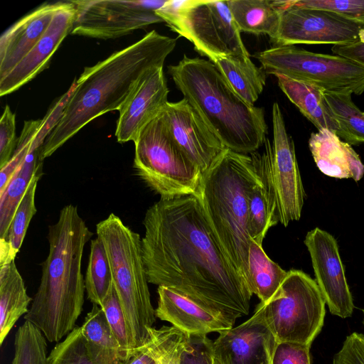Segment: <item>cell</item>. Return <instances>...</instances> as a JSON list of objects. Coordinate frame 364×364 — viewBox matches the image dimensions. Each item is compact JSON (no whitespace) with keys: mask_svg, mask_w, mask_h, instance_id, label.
Returning <instances> with one entry per match:
<instances>
[{"mask_svg":"<svg viewBox=\"0 0 364 364\" xmlns=\"http://www.w3.org/2000/svg\"><path fill=\"white\" fill-rule=\"evenodd\" d=\"M161 115L173 140L202 173L227 149L186 99L168 102Z\"/></svg>","mask_w":364,"mask_h":364,"instance_id":"cell-15","label":"cell"},{"mask_svg":"<svg viewBox=\"0 0 364 364\" xmlns=\"http://www.w3.org/2000/svg\"><path fill=\"white\" fill-rule=\"evenodd\" d=\"M150 338L143 347L156 364H179L180 354L188 335L173 326L152 327Z\"/></svg>","mask_w":364,"mask_h":364,"instance_id":"cell-34","label":"cell"},{"mask_svg":"<svg viewBox=\"0 0 364 364\" xmlns=\"http://www.w3.org/2000/svg\"><path fill=\"white\" fill-rule=\"evenodd\" d=\"M46 338L28 321L15 334L14 354L11 364H48Z\"/></svg>","mask_w":364,"mask_h":364,"instance_id":"cell-33","label":"cell"},{"mask_svg":"<svg viewBox=\"0 0 364 364\" xmlns=\"http://www.w3.org/2000/svg\"><path fill=\"white\" fill-rule=\"evenodd\" d=\"M141 252L149 283L171 289L235 323L252 296L213 232L198 197L161 198L147 209Z\"/></svg>","mask_w":364,"mask_h":364,"instance_id":"cell-1","label":"cell"},{"mask_svg":"<svg viewBox=\"0 0 364 364\" xmlns=\"http://www.w3.org/2000/svg\"><path fill=\"white\" fill-rule=\"evenodd\" d=\"M234 91L247 103L254 105L266 84L263 70L250 56H227L213 63Z\"/></svg>","mask_w":364,"mask_h":364,"instance_id":"cell-27","label":"cell"},{"mask_svg":"<svg viewBox=\"0 0 364 364\" xmlns=\"http://www.w3.org/2000/svg\"><path fill=\"white\" fill-rule=\"evenodd\" d=\"M213 341L206 335H188L179 364H214Z\"/></svg>","mask_w":364,"mask_h":364,"instance_id":"cell-39","label":"cell"},{"mask_svg":"<svg viewBox=\"0 0 364 364\" xmlns=\"http://www.w3.org/2000/svg\"><path fill=\"white\" fill-rule=\"evenodd\" d=\"M93 233L78 213L77 206L63 207L58 221L49 225V252L42 263L38 290L28 313V321L49 342H60L75 328L82 313L85 291L82 259Z\"/></svg>","mask_w":364,"mask_h":364,"instance_id":"cell-3","label":"cell"},{"mask_svg":"<svg viewBox=\"0 0 364 364\" xmlns=\"http://www.w3.org/2000/svg\"><path fill=\"white\" fill-rule=\"evenodd\" d=\"M80 328L89 343L119 353L125 359L101 306L92 304V309L87 313Z\"/></svg>","mask_w":364,"mask_h":364,"instance_id":"cell-35","label":"cell"},{"mask_svg":"<svg viewBox=\"0 0 364 364\" xmlns=\"http://www.w3.org/2000/svg\"><path fill=\"white\" fill-rule=\"evenodd\" d=\"M294 1L289 0L282 11L278 30L271 38L274 46L346 44L364 28L326 10L300 7Z\"/></svg>","mask_w":364,"mask_h":364,"instance_id":"cell-13","label":"cell"},{"mask_svg":"<svg viewBox=\"0 0 364 364\" xmlns=\"http://www.w3.org/2000/svg\"><path fill=\"white\" fill-rule=\"evenodd\" d=\"M362 312H363V324L364 325V309L362 310Z\"/></svg>","mask_w":364,"mask_h":364,"instance_id":"cell-46","label":"cell"},{"mask_svg":"<svg viewBox=\"0 0 364 364\" xmlns=\"http://www.w3.org/2000/svg\"><path fill=\"white\" fill-rule=\"evenodd\" d=\"M277 341L257 306L254 315L213 341L214 357L222 364H271Z\"/></svg>","mask_w":364,"mask_h":364,"instance_id":"cell-16","label":"cell"},{"mask_svg":"<svg viewBox=\"0 0 364 364\" xmlns=\"http://www.w3.org/2000/svg\"><path fill=\"white\" fill-rule=\"evenodd\" d=\"M134 143L136 173L161 198L198 195L202 173L173 140L161 113Z\"/></svg>","mask_w":364,"mask_h":364,"instance_id":"cell-8","label":"cell"},{"mask_svg":"<svg viewBox=\"0 0 364 364\" xmlns=\"http://www.w3.org/2000/svg\"><path fill=\"white\" fill-rule=\"evenodd\" d=\"M311 346L289 341H277L271 364H311Z\"/></svg>","mask_w":364,"mask_h":364,"instance_id":"cell-41","label":"cell"},{"mask_svg":"<svg viewBox=\"0 0 364 364\" xmlns=\"http://www.w3.org/2000/svg\"><path fill=\"white\" fill-rule=\"evenodd\" d=\"M168 70L183 98L227 149L250 154L263 146L267 134L264 109L242 100L212 61L184 54Z\"/></svg>","mask_w":364,"mask_h":364,"instance_id":"cell-4","label":"cell"},{"mask_svg":"<svg viewBox=\"0 0 364 364\" xmlns=\"http://www.w3.org/2000/svg\"><path fill=\"white\" fill-rule=\"evenodd\" d=\"M125 361L119 353L89 343L80 326L58 342L48 358V364H124Z\"/></svg>","mask_w":364,"mask_h":364,"instance_id":"cell-26","label":"cell"},{"mask_svg":"<svg viewBox=\"0 0 364 364\" xmlns=\"http://www.w3.org/2000/svg\"><path fill=\"white\" fill-rule=\"evenodd\" d=\"M294 4L300 7L326 10L364 25V0H295Z\"/></svg>","mask_w":364,"mask_h":364,"instance_id":"cell-38","label":"cell"},{"mask_svg":"<svg viewBox=\"0 0 364 364\" xmlns=\"http://www.w3.org/2000/svg\"><path fill=\"white\" fill-rule=\"evenodd\" d=\"M156 14L215 63L227 56H250L227 1L167 0Z\"/></svg>","mask_w":364,"mask_h":364,"instance_id":"cell-7","label":"cell"},{"mask_svg":"<svg viewBox=\"0 0 364 364\" xmlns=\"http://www.w3.org/2000/svg\"><path fill=\"white\" fill-rule=\"evenodd\" d=\"M263 70L315 85L325 92H364V68L336 55L316 53L295 46H274L254 54Z\"/></svg>","mask_w":364,"mask_h":364,"instance_id":"cell-10","label":"cell"},{"mask_svg":"<svg viewBox=\"0 0 364 364\" xmlns=\"http://www.w3.org/2000/svg\"><path fill=\"white\" fill-rule=\"evenodd\" d=\"M41 146L33 142L29 153L17 168L4 191L0 195V240L6 237L16 210L23 198L33 176L43 171Z\"/></svg>","mask_w":364,"mask_h":364,"instance_id":"cell-25","label":"cell"},{"mask_svg":"<svg viewBox=\"0 0 364 364\" xmlns=\"http://www.w3.org/2000/svg\"><path fill=\"white\" fill-rule=\"evenodd\" d=\"M257 180L250 155L225 149L202 173L197 196L220 245L247 283L252 240L248 228L249 194Z\"/></svg>","mask_w":364,"mask_h":364,"instance_id":"cell-5","label":"cell"},{"mask_svg":"<svg viewBox=\"0 0 364 364\" xmlns=\"http://www.w3.org/2000/svg\"><path fill=\"white\" fill-rule=\"evenodd\" d=\"M111 268L134 353L148 343L156 320L141 252V239L114 213L96 225Z\"/></svg>","mask_w":364,"mask_h":364,"instance_id":"cell-6","label":"cell"},{"mask_svg":"<svg viewBox=\"0 0 364 364\" xmlns=\"http://www.w3.org/2000/svg\"><path fill=\"white\" fill-rule=\"evenodd\" d=\"M31 301L15 262L0 266L1 345L19 318L28 313Z\"/></svg>","mask_w":364,"mask_h":364,"instance_id":"cell-24","label":"cell"},{"mask_svg":"<svg viewBox=\"0 0 364 364\" xmlns=\"http://www.w3.org/2000/svg\"><path fill=\"white\" fill-rule=\"evenodd\" d=\"M324 97L343 134L350 145L364 143V112L353 102L351 93L323 91Z\"/></svg>","mask_w":364,"mask_h":364,"instance_id":"cell-32","label":"cell"},{"mask_svg":"<svg viewBox=\"0 0 364 364\" xmlns=\"http://www.w3.org/2000/svg\"><path fill=\"white\" fill-rule=\"evenodd\" d=\"M279 88L318 130L328 129L343 139V134L324 97L315 85L276 75Z\"/></svg>","mask_w":364,"mask_h":364,"instance_id":"cell-22","label":"cell"},{"mask_svg":"<svg viewBox=\"0 0 364 364\" xmlns=\"http://www.w3.org/2000/svg\"><path fill=\"white\" fill-rule=\"evenodd\" d=\"M16 115L9 105L4 108L0 119V168L11 159L16 149Z\"/></svg>","mask_w":364,"mask_h":364,"instance_id":"cell-40","label":"cell"},{"mask_svg":"<svg viewBox=\"0 0 364 364\" xmlns=\"http://www.w3.org/2000/svg\"><path fill=\"white\" fill-rule=\"evenodd\" d=\"M214 364H222V363L216 358H214Z\"/></svg>","mask_w":364,"mask_h":364,"instance_id":"cell-45","label":"cell"},{"mask_svg":"<svg viewBox=\"0 0 364 364\" xmlns=\"http://www.w3.org/2000/svg\"><path fill=\"white\" fill-rule=\"evenodd\" d=\"M42 119L30 120L24 122L14 154L10 161L0 171V195L6 189L11 177L29 153L31 146L36 139Z\"/></svg>","mask_w":364,"mask_h":364,"instance_id":"cell-37","label":"cell"},{"mask_svg":"<svg viewBox=\"0 0 364 364\" xmlns=\"http://www.w3.org/2000/svg\"><path fill=\"white\" fill-rule=\"evenodd\" d=\"M63 2L44 4L24 16L0 38V78L32 49L48 28Z\"/></svg>","mask_w":364,"mask_h":364,"instance_id":"cell-20","label":"cell"},{"mask_svg":"<svg viewBox=\"0 0 364 364\" xmlns=\"http://www.w3.org/2000/svg\"><path fill=\"white\" fill-rule=\"evenodd\" d=\"M304 242L311 257L315 281L330 312L342 318L350 317L353 299L336 240L328 232L315 228L307 232Z\"/></svg>","mask_w":364,"mask_h":364,"instance_id":"cell-14","label":"cell"},{"mask_svg":"<svg viewBox=\"0 0 364 364\" xmlns=\"http://www.w3.org/2000/svg\"><path fill=\"white\" fill-rule=\"evenodd\" d=\"M85 285L87 299L100 306L113 285L107 252L98 237L91 241Z\"/></svg>","mask_w":364,"mask_h":364,"instance_id":"cell-31","label":"cell"},{"mask_svg":"<svg viewBox=\"0 0 364 364\" xmlns=\"http://www.w3.org/2000/svg\"><path fill=\"white\" fill-rule=\"evenodd\" d=\"M331 50L334 55L346 58L364 68V28L354 41L333 46Z\"/></svg>","mask_w":364,"mask_h":364,"instance_id":"cell-43","label":"cell"},{"mask_svg":"<svg viewBox=\"0 0 364 364\" xmlns=\"http://www.w3.org/2000/svg\"><path fill=\"white\" fill-rule=\"evenodd\" d=\"M157 318L168 321L186 335L219 334L232 328L234 323L221 313L203 306L166 287H158Z\"/></svg>","mask_w":364,"mask_h":364,"instance_id":"cell-19","label":"cell"},{"mask_svg":"<svg viewBox=\"0 0 364 364\" xmlns=\"http://www.w3.org/2000/svg\"><path fill=\"white\" fill-rule=\"evenodd\" d=\"M176 45V38L153 30L95 65L85 68L60 119L41 146V159L51 156L97 117L119 110L144 76L164 66Z\"/></svg>","mask_w":364,"mask_h":364,"instance_id":"cell-2","label":"cell"},{"mask_svg":"<svg viewBox=\"0 0 364 364\" xmlns=\"http://www.w3.org/2000/svg\"><path fill=\"white\" fill-rule=\"evenodd\" d=\"M43 171H39L33 176L16 210L6 237L0 240V266L14 261L21 247L30 222L36 213L35 195Z\"/></svg>","mask_w":364,"mask_h":364,"instance_id":"cell-30","label":"cell"},{"mask_svg":"<svg viewBox=\"0 0 364 364\" xmlns=\"http://www.w3.org/2000/svg\"><path fill=\"white\" fill-rule=\"evenodd\" d=\"M100 306L105 314L122 355L127 360L135 353L133 350V341L127 328L125 316L114 285Z\"/></svg>","mask_w":364,"mask_h":364,"instance_id":"cell-36","label":"cell"},{"mask_svg":"<svg viewBox=\"0 0 364 364\" xmlns=\"http://www.w3.org/2000/svg\"><path fill=\"white\" fill-rule=\"evenodd\" d=\"M288 272L273 262L262 246L253 240L248 251V287L262 303L268 301L278 291Z\"/></svg>","mask_w":364,"mask_h":364,"instance_id":"cell-29","label":"cell"},{"mask_svg":"<svg viewBox=\"0 0 364 364\" xmlns=\"http://www.w3.org/2000/svg\"><path fill=\"white\" fill-rule=\"evenodd\" d=\"M250 155L257 172V180L249 194L248 228L251 238L262 245L267 231L276 225L279 220L264 170L256 152Z\"/></svg>","mask_w":364,"mask_h":364,"instance_id":"cell-28","label":"cell"},{"mask_svg":"<svg viewBox=\"0 0 364 364\" xmlns=\"http://www.w3.org/2000/svg\"><path fill=\"white\" fill-rule=\"evenodd\" d=\"M326 301L316 284L301 270L291 269L275 294L258 305L277 341L311 346L323 326Z\"/></svg>","mask_w":364,"mask_h":364,"instance_id":"cell-9","label":"cell"},{"mask_svg":"<svg viewBox=\"0 0 364 364\" xmlns=\"http://www.w3.org/2000/svg\"><path fill=\"white\" fill-rule=\"evenodd\" d=\"M233 20L240 32L267 35L272 38L279 28L281 13L288 1H227Z\"/></svg>","mask_w":364,"mask_h":364,"instance_id":"cell-23","label":"cell"},{"mask_svg":"<svg viewBox=\"0 0 364 364\" xmlns=\"http://www.w3.org/2000/svg\"><path fill=\"white\" fill-rule=\"evenodd\" d=\"M75 16V6L63 2L48 28L28 53L6 75L0 78V96L9 95L33 80L48 65L69 33Z\"/></svg>","mask_w":364,"mask_h":364,"instance_id":"cell-18","label":"cell"},{"mask_svg":"<svg viewBox=\"0 0 364 364\" xmlns=\"http://www.w3.org/2000/svg\"><path fill=\"white\" fill-rule=\"evenodd\" d=\"M167 0H77L73 35L114 39L151 24L164 22L156 11Z\"/></svg>","mask_w":364,"mask_h":364,"instance_id":"cell-12","label":"cell"},{"mask_svg":"<svg viewBox=\"0 0 364 364\" xmlns=\"http://www.w3.org/2000/svg\"><path fill=\"white\" fill-rule=\"evenodd\" d=\"M169 90L163 67L149 72L119 109L115 136L120 143L134 141L140 131L168 102Z\"/></svg>","mask_w":364,"mask_h":364,"instance_id":"cell-17","label":"cell"},{"mask_svg":"<svg viewBox=\"0 0 364 364\" xmlns=\"http://www.w3.org/2000/svg\"><path fill=\"white\" fill-rule=\"evenodd\" d=\"M273 141L266 139L262 153L257 151L275 207L279 223L287 227L301 218L306 193L300 175L294 141L287 131L277 102L272 110Z\"/></svg>","mask_w":364,"mask_h":364,"instance_id":"cell-11","label":"cell"},{"mask_svg":"<svg viewBox=\"0 0 364 364\" xmlns=\"http://www.w3.org/2000/svg\"><path fill=\"white\" fill-rule=\"evenodd\" d=\"M309 148L318 168L336 178L359 181L364 175V165L350 144L328 129L311 134Z\"/></svg>","mask_w":364,"mask_h":364,"instance_id":"cell-21","label":"cell"},{"mask_svg":"<svg viewBox=\"0 0 364 364\" xmlns=\"http://www.w3.org/2000/svg\"><path fill=\"white\" fill-rule=\"evenodd\" d=\"M332 364H364V336L353 332L346 336Z\"/></svg>","mask_w":364,"mask_h":364,"instance_id":"cell-42","label":"cell"},{"mask_svg":"<svg viewBox=\"0 0 364 364\" xmlns=\"http://www.w3.org/2000/svg\"><path fill=\"white\" fill-rule=\"evenodd\" d=\"M124 364H156L149 353L144 348H139Z\"/></svg>","mask_w":364,"mask_h":364,"instance_id":"cell-44","label":"cell"}]
</instances>
